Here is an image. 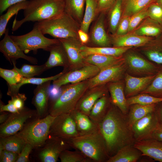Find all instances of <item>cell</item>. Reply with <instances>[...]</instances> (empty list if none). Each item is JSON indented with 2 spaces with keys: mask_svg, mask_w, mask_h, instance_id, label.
Masks as SVG:
<instances>
[{
  "mask_svg": "<svg viewBox=\"0 0 162 162\" xmlns=\"http://www.w3.org/2000/svg\"><path fill=\"white\" fill-rule=\"evenodd\" d=\"M99 127L110 157L123 146L134 145L136 142L127 115L112 104Z\"/></svg>",
  "mask_w": 162,
  "mask_h": 162,
  "instance_id": "6da1fadb",
  "label": "cell"
},
{
  "mask_svg": "<svg viewBox=\"0 0 162 162\" xmlns=\"http://www.w3.org/2000/svg\"><path fill=\"white\" fill-rule=\"evenodd\" d=\"M10 36L25 53L31 51L36 53L40 49L49 51L54 45L60 42L58 39L45 37L35 23L32 29L27 33L21 35Z\"/></svg>",
  "mask_w": 162,
  "mask_h": 162,
  "instance_id": "52a82bcc",
  "label": "cell"
},
{
  "mask_svg": "<svg viewBox=\"0 0 162 162\" xmlns=\"http://www.w3.org/2000/svg\"><path fill=\"white\" fill-rule=\"evenodd\" d=\"M91 39L97 47H110L111 40L107 34L104 26V13H101L91 30Z\"/></svg>",
  "mask_w": 162,
  "mask_h": 162,
  "instance_id": "603a6c76",
  "label": "cell"
},
{
  "mask_svg": "<svg viewBox=\"0 0 162 162\" xmlns=\"http://www.w3.org/2000/svg\"><path fill=\"white\" fill-rule=\"evenodd\" d=\"M128 106L138 104L149 105L162 102V98H158L146 93H140L136 96L127 98Z\"/></svg>",
  "mask_w": 162,
  "mask_h": 162,
  "instance_id": "b9f144b4",
  "label": "cell"
},
{
  "mask_svg": "<svg viewBox=\"0 0 162 162\" xmlns=\"http://www.w3.org/2000/svg\"><path fill=\"white\" fill-rule=\"evenodd\" d=\"M148 16L153 20L162 25V7L155 2L147 8Z\"/></svg>",
  "mask_w": 162,
  "mask_h": 162,
  "instance_id": "f6af8a7d",
  "label": "cell"
},
{
  "mask_svg": "<svg viewBox=\"0 0 162 162\" xmlns=\"http://www.w3.org/2000/svg\"><path fill=\"white\" fill-rule=\"evenodd\" d=\"M141 93L162 98V65L158 67L155 76L151 84Z\"/></svg>",
  "mask_w": 162,
  "mask_h": 162,
  "instance_id": "f35d334b",
  "label": "cell"
},
{
  "mask_svg": "<svg viewBox=\"0 0 162 162\" xmlns=\"http://www.w3.org/2000/svg\"><path fill=\"white\" fill-rule=\"evenodd\" d=\"M49 135L68 142L79 136L70 113H62L56 116L50 125Z\"/></svg>",
  "mask_w": 162,
  "mask_h": 162,
  "instance_id": "ba28073f",
  "label": "cell"
},
{
  "mask_svg": "<svg viewBox=\"0 0 162 162\" xmlns=\"http://www.w3.org/2000/svg\"><path fill=\"white\" fill-rule=\"evenodd\" d=\"M0 76L7 82L8 86L15 85L20 82L24 77L14 69L8 70L0 68Z\"/></svg>",
  "mask_w": 162,
  "mask_h": 162,
  "instance_id": "ee69618b",
  "label": "cell"
},
{
  "mask_svg": "<svg viewBox=\"0 0 162 162\" xmlns=\"http://www.w3.org/2000/svg\"><path fill=\"white\" fill-rule=\"evenodd\" d=\"M149 139H152L162 142V125H160L152 133Z\"/></svg>",
  "mask_w": 162,
  "mask_h": 162,
  "instance_id": "11a10c76",
  "label": "cell"
},
{
  "mask_svg": "<svg viewBox=\"0 0 162 162\" xmlns=\"http://www.w3.org/2000/svg\"><path fill=\"white\" fill-rule=\"evenodd\" d=\"M64 0H30L24 10V18L13 21V32L27 22H37L50 19L64 12Z\"/></svg>",
  "mask_w": 162,
  "mask_h": 162,
  "instance_id": "7a4b0ae2",
  "label": "cell"
},
{
  "mask_svg": "<svg viewBox=\"0 0 162 162\" xmlns=\"http://www.w3.org/2000/svg\"><path fill=\"white\" fill-rule=\"evenodd\" d=\"M19 154L4 149L0 152V162H16Z\"/></svg>",
  "mask_w": 162,
  "mask_h": 162,
  "instance_id": "816d5d0a",
  "label": "cell"
},
{
  "mask_svg": "<svg viewBox=\"0 0 162 162\" xmlns=\"http://www.w3.org/2000/svg\"><path fill=\"white\" fill-rule=\"evenodd\" d=\"M159 125L154 111L138 120L132 127L136 142L149 139Z\"/></svg>",
  "mask_w": 162,
  "mask_h": 162,
  "instance_id": "5bb4252c",
  "label": "cell"
},
{
  "mask_svg": "<svg viewBox=\"0 0 162 162\" xmlns=\"http://www.w3.org/2000/svg\"><path fill=\"white\" fill-rule=\"evenodd\" d=\"M131 47H91L83 45L81 48V53L84 56L93 54H100L116 57L121 56Z\"/></svg>",
  "mask_w": 162,
  "mask_h": 162,
  "instance_id": "83f0119b",
  "label": "cell"
},
{
  "mask_svg": "<svg viewBox=\"0 0 162 162\" xmlns=\"http://www.w3.org/2000/svg\"><path fill=\"white\" fill-rule=\"evenodd\" d=\"M156 104L149 105L134 104L129 106L127 115L129 123L132 128L138 120L149 113L154 111Z\"/></svg>",
  "mask_w": 162,
  "mask_h": 162,
  "instance_id": "f546056e",
  "label": "cell"
},
{
  "mask_svg": "<svg viewBox=\"0 0 162 162\" xmlns=\"http://www.w3.org/2000/svg\"><path fill=\"white\" fill-rule=\"evenodd\" d=\"M58 39L68 56L69 63L68 70L81 68L87 64L81 53V48L83 45L79 38H71Z\"/></svg>",
  "mask_w": 162,
  "mask_h": 162,
  "instance_id": "9a60e30c",
  "label": "cell"
},
{
  "mask_svg": "<svg viewBox=\"0 0 162 162\" xmlns=\"http://www.w3.org/2000/svg\"><path fill=\"white\" fill-rule=\"evenodd\" d=\"M66 149L60 154L59 158L61 162H93L80 151Z\"/></svg>",
  "mask_w": 162,
  "mask_h": 162,
  "instance_id": "60d3db41",
  "label": "cell"
},
{
  "mask_svg": "<svg viewBox=\"0 0 162 162\" xmlns=\"http://www.w3.org/2000/svg\"><path fill=\"white\" fill-rule=\"evenodd\" d=\"M155 75L156 74L136 77L126 74L124 93L126 98L136 96L145 90L151 84Z\"/></svg>",
  "mask_w": 162,
  "mask_h": 162,
  "instance_id": "d6986e66",
  "label": "cell"
},
{
  "mask_svg": "<svg viewBox=\"0 0 162 162\" xmlns=\"http://www.w3.org/2000/svg\"><path fill=\"white\" fill-rule=\"evenodd\" d=\"M4 34V38L0 42V51L11 64H16V60L20 58L26 60L32 64H37V58L26 55L12 39L9 34L8 28L6 29Z\"/></svg>",
  "mask_w": 162,
  "mask_h": 162,
  "instance_id": "7c38bea8",
  "label": "cell"
},
{
  "mask_svg": "<svg viewBox=\"0 0 162 162\" xmlns=\"http://www.w3.org/2000/svg\"><path fill=\"white\" fill-rule=\"evenodd\" d=\"M89 86L90 79L62 86L60 94L49 107L48 114L56 116L62 113H70L75 109L80 99Z\"/></svg>",
  "mask_w": 162,
  "mask_h": 162,
  "instance_id": "277c9868",
  "label": "cell"
},
{
  "mask_svg": "<svg viewBox=\"0 0 162 162\" xmlns=\"http://www.w3.org/2000/svg\"><path fill=\"white\" fill-rule=\"evenodd\" d=\"M124 58L126 67L134 74L148 76L157 71L158 67L134 52H128Z\"/></svg>",
  "mask_w": 162,
  "mask_h": 162,
  "instance_id": "4fadbf2b",
  "label": "cell"
},
{
  "mask_svg": "<svg viewBox=\"0 0 162 162\" xmlns=\"http://www.w3.org/2000/svg\"><path fill=\"white\" fill-rule=\"evenodd\" d=\"M40 148L38 157L42 162H56L63 151L72 148L67 141L50 135Z\"/></svg>",
  "mask_w": 162,
  "mask_h": 162,
  "instance_id": "8fae6325",
  "label": "cell"
},
{
  "mask_svg": "<svg viewBox=\"0 0 162 162\" xmlns=\"http://www.w3.org/2000/svg\"><path fill=\"white\" fill-rule=\"evenodd\" d=\"M29 1V0H28ZM28 1L19 2L10 7L7 12L0 16V37L4 34L6 30L7 24L10 19L21 10L27 7Z\"/></svg>",
  "mask_w": 162,
  "mask_h": 162,
  "instance_id": "d590c367",
  "label": "cell"
},
{
  "mask_svg": "<svg viewBox=\"0 0 162 162\" xmlns=\"http://www.w3.org/2000/svg\"><path fill=\"white\" fill-rule=\"evenodd\" d=\"M64 12L80 24L83 20L86 0H64Z\"/></svg>",
  "mask_w": 162,
  "mask_h": 162,
  "instance_id": "d6a6232c",
  "label": "cell"
},
{
  "mask_svg": "<svg viewBox=\"0 0 162 162\" xmlns=\"http://www.w3.org/2000/svg\"><path fill=\"white\" fill-rule=\"evenodd\" d=\"M126 68L124 60L100 70L95 76L90 79L89 88L121 80Z\"/></svg>",
  "mask_w": 162,
  "mask_h": 162,
  "instance_id": "2e32d148",
  "label": "cell"
},
{
  "mask_svg": "<svg viewBox=\"0 0 162 162\" xmlns=\"http://www.w3.org/2000/svg\"><path fill=\"white\" fill-rule=\"evenodd\" d=\"M122 0H117L109 10V24L110 30L115 34L121 19Z\"/></svg>",
  "mask_w": 162,
  "mask_h": 162,
  "instance_id": "74e56055",
  "label": "cell"
},
{
  "mask_svg": "<svg viewBox=\"0 0 162 162\" xmlns=\"http://www.w3.org/2000/svg\"><path fill=\"white\" fill-rule=\"evenodd\" d=\"M156 0H122V16L130 17L148 8Z\"/></svg>",
  "mask_w": 162,
  "mask_h": 162,
  "instance_id": "4dcf8cb0",
  "label": "cell"
},
{
  "mask_svg": "<svg viewBox=\"0 0 162 162\" xmlns=\"http://www.w3.org/2000/svg\"><path fill=\"white\" fill-rule=\"evenodd\" d=\"M11 97L10 100L19 112L24 109L25 107V102L27 99V97L25 94L19 93Z\"/></svg>",
  "mask_w": 162,
  "mask_h": 162,
  "instance_id": "681fc988",
  "label": "cell"
},
{
  "mask_svg": "<svg viewBox=\"0 0 162 162\" xmlns=\"http://www.w3.org/2000/svg\"><path fill=\"white\" fill-rule=\"evenodd\" d=\"M33 146L30 144L26 143L16 162H28L29 161V156L32 150L34 149Z\"/></svg>",
  "mask_w": 162,
  "mask_h": 162,
  "instance_id": "f907efd6",
  "label": "cell"
},
{
  "mask_svg": "<svg viewBox=\"0 0 162 162\" xmlns=\"http://www.w3.org/2000/svg\"><path fill=\"white\" fill-rule=\"evenodd\" d=\"M86 7L80 29L88 34L90 24L97 15V0H86Z\"/></svg>",
  "mask_w": 162,
  "mask_h": 162,
  "instance_id": "e575fe53",
  "label": "cell"
},
{
  "mask_svg": "<svg viewBox=\"0 0 162 162\" xmlns=\"http://www.w3.org/2000/svg\"><path fill=\"white\" fill-rule=\"evenodd\" d=\"M72 148L79 150L93 162H107L110 158L100 131L78 136L68 142Z\"/></svg>",
  "mask_w": 162,
  "mask_h": 162,
  "instance_id": "3957f363",
  "label": "cell"
},
{
  "mask_svg": "<svg viewBox=\"0 0 162 162\" xmlns=\"http://www.w3.org/2000/svg\"><path fill=\"white\" fill-rule=\"evenodd\" d=\"M143 52L150 61L162 65V39L154 42Z\"/></svg>",
  "mask_w": 162,
  "mask_h": 162,
  "instance_id": "8d00e7d4",
  "label": "cell"
},
{
  "mask_svg": "<svg viewBox=\"0 0 162 162\" xmlns=\"http://www.w3.org/2000/svg\"><path fill=\"white\" fill-rule=\"evenodd\" d=\"M56 117L48 114L43 118L33 117L25 123L16 134L34 148H39L48 138L50 125Z\"/></svg>",
  "mask_w": 162,
  "mask_h": 162,
  "instance_id": "8992f818",
  "label": "cell"
},
{
  "mask_svg": "<svg viewBox=\"0 0 162 162\" xmlns=\"http://www.w3.org/2000/svg\"><path fill=\"white\" fill-rule=\"evenodd\" d=\"M162 33V25L154 23L142 26L135 30L133 34L142 36H157Z\"/></svg>",
  "mask_w": 162,
  "mask_h": 162,
  "instance_id": "7bdbcfd3",
  "label": "cell"
},
{
  "mask_svg": "<svg viewBox=\"0 0 162 162\" xmlns=\"http://www.w3.org/2000/svg\"><path fill=\"white\" fill-rule=\"evenodd\" d=\"M30 0H0V13H2L11 6L17 3Z\"/></svg>",
  "mask_w": 162,
  "mask_h": 162,
  "instance_id": "f5cc1de1",
  "label": "cell"
},
{
  "mask_svg": "<svg viewBox=\"0 0 162 162\" xmlns=\"http://www.w3.org/2000/svg\"><path fill=\"white\" fill-rule=\"evenodd\" d=\"M86 64L94 65L102 70L124 60L122 56L119 57L93 54L83 57Z\"/></svg>",
  "mask_w": 162,
  "mask_h": 162,
  "instance_id": "f1b7e54d",
  "label": "cell"
},
{
  "mask_svg": "<svg viewBox=\"0 0 162 162\" xmlns=\"http://www.w3.org/2000/svg\"><path fill=\"white\" fill-rule=\"evenodd\" d=\"M51 81L38 85L34 90L32 104L35 108L38 117L43 118L48 114L49 89Z\"/></svg>",
  "mask_w": 162,
  "mask_h": 162,
  "instance_id": "ac0fdd59",
  "label": "cell"
},
{
  "mask_svg": "<svg viewBox=\"0 0 162 162\" xmlns=\"http://www.w3.org/2000/svg\"><path fill=\"white\" fill-rule=\"evenodd\" d=\"M64 70L59 74L54 76L46 78H30L24 77L20 82L12 86H8V89L7 94L11 97L14 96L19 93V90L22 85L28 84L39 85L46 81L55 80L61 76L64 72Z\"/></svg>",
  "mask_w": 162,
  "mask_h": 162,
  "instance_id": "1f68e13d",
  "label": "cell"
},
{
  "mask_svg": "<svg viewBox=\"0 0 162 162\" xmlns=\"http://www.w3.org/2000/svg\"><path fill=\"white\" fill-rule=\"evenodd\" d=\"M142 156L141 152L134 145H128L121 148L107 162H136Z\"/></svg>",
  "mask_w": 162,
  "mask_h": 162,
  "instance_id": "484cf974",
  "label": "cell"
},
{
  "mask_svg": "<svg viewBox=\"0 0 162 162\" xmlns=\"http://www.w3.org/2000/svg\"><path fill=\"white\" fill-rule=\"evenodd\" d=\"M155 2L162 7V0H156Z\"/></svg>",
  "mask_w": 162,
  "mask_h": 162,
  "instance_id": "91938a15",
  "label": "cell"
},
{
  "mask_svg": "<svg viewBox=\"0 0 162 162\" xmlns=\"http://www.w3.org/2000/svg\"><path fill=\"white\" fill-rule=\"evenodd\" d=\"M36 116V110L31 109L26 107L19 112L10 113L6 121L0 124V137L16 134L28 120Z\"/></svg>",
  "mask_w": 162,
  "mask_h": 162,
  "instance_id": "9c48e42d",
  "label": "cell"
},
{
  "mask_svg": "<svg viewBox=\"0 0 162 162\" xmlns=\"http://www.w3.org/2000/svg\"><path fill=\"white\" fill-rule=\"evenodd\" d=\"M112 104L117 106L124 114L127 115L129 110L124 93L123 84L121 80L106 84Z\"/></svg>",
  "mask_w": 162,
  "mask_h": 162,
  "instance_id": "ffe728a7",
  "label": "cell"
},
{
  "mask_svg": "<svg viewBox=\"0 0 162 162\" xmlns=\"http://www.w3.org/2000/svg\"><path fill=\"white\" fill-rule=\"evenodd\" d=\"M14 68L18 73L24 77L30 78L41 74L46 70L44 64L40 65H31L25 64L20 68L16 67V63H13Z\"/></svg>",
  "mask_w": 162,
  "mask_h": 162,
  "instance_id": "ab89813d",
  "label": "cell"
},
{
  "mask_svg": "<svg viewBox=\"0 0 162 162\" xmlns=\"http://www.w3.org/2000/svg\"><path fill=\"white\" fill-rule=\"evenodd\" d=\"M50 55L46 62L44 64L46 70L58 66L64 68L66 71L69 68V63L65 50L60 42L54 45L49 51Z\"/></svg>",
  "mask_w": 162,
  "mask_h": 162,
  "instance_id": "44dd1931",
  "label": "cell"
},
{
  "mask_svg": "<svg viewBox=\"0 0 162 162\" xmlns=\"http://www.w3.org/2000/svg\"><path fill=\"white\" fill-rule=\"evenodd\" d=\"M79 136L95 132L99 130V125L94 123L88 116L76 109L70 113Z\"/></svg>",
  "mask_w": 162,
  "mask_h": 162,
  "instance_id": "cb8c5ba5",
  "label": "cell"
},
{
  "mask_svg": "<svg viewBox=\"0 0 162 162\" xmlns=\"http://www.w3.org/2000/svg\"><path fill=\"white\" fill-rule=\"evenodd\" d=\"M0 123L2 124L8 118L10 112L7 111L0 112Z\"/></svg>",
  "mask_w": 162,
  "mask_h": 162,
  "instance_id": "680465c9",
  "label": "cell"
},
{
  "mask_svg": "<svg viewBox=\"0 0 162 162\" xmlns=\"http://www.w3.org/2000/svg\"><path fill=\"white\" fill-rule=\"evenodd\" d=\"M134 146L141 152L142 156L162 162V142L149 139L136 142Z\"/></svg>",
  "mask_w": 162,
  "mask_h": 162,
  "instance_id": "7402d4cb",
  "label": "cell"
},
{
  "mask_svg": "<svg viewBox=\"0 0 162 162\" xmlns=\"http://www.w3.org/2000/svg\"><path fill=\"white\" fill-rule=\"evenodd\" d=\"M106 84L88 88L80 99L75 109L89 116L90 111L96 101L108 94Z\"/></svg>",
  "mask_w": 162,
  "mask_h": 162,
  "instance_id": "e0dca14e",
  "label": "cell"
},
{
  "mask_svg": "<svg viewBox=\"0 0 162 162\" xmlns=\"http://www.w3.org/2000/svg\"><path fill=\"white\" fill-rule=\"evenodd\" d=\"M112 103L108 94L99 99L92 106L89 117L95 124L99 125L106 116Z\"/></svg>",
  "mask_w": 162,
  "mask_h": 162,
  "instance_id": "d4e9b609",
  "label": "cell"
},
{
  "mask_svg": "<svg viewBox=\"0 0 162 162\" xmlns=\"http://www.w3.org/2000/svg\"><path fill=\"white\" fill-rule=\"evenodd\" d=\"M130 17L123 16L120 20L115 36H120L127 34L128 32Z\"/></svg>",
  "mask_w": 162,
  "mask_h": 162,
  "instance_id": "c3c4849f",
  "label": "cell"
},
{
  "mask_svg": "<svg viewBox=\"0 0 162 162\" xmlns=\"http://www.w3.org/2000/svg\"><path fill=\"white\" fill-rule=\"evenodd\" d=\"M150 38L133 34L115 36L111 40L112 44L114 47L140 46L146 44L151 41Z\"/></svg>",
  "mask_w": 162,
  "mask_h": 162,
  "instance_id": "4316f807",
  "label": "cell"
},
{
  "mask_svg": "<svg viewBox=\"0 0 162 162\" xmlns=\"http://www.w3.org/2000/svg\"><path fill=\"white\" fill-rule=\"evenodd\" d=\"M147 8L130 17L128 32L133 30L142 21L148 16Z\"/></svg>",
  "mask_w": 162,
  "mask_h": 162,
  "instance_id": "bcb514c9",
  "label": "cell"
},
{
  "mask_svg": "<svg viewBox=\"0 0 162 162\" xmlns=\"http://www.w3.org/2000/svg\"><path fill=\"white\" fill-rule=\"evenodd\" d=\"M117 0H97V15L101 13L109 11L115 3Z\"/></svg>",
  "mask_w": 162,
  "mask_h": 162,
  "instance_id": "7dc6e473",
  "label": "cell"
},
{
  "mask_svg": "<svg viewBox=\"0 0 162 162\" xmlns=\"http://www.w3.org/2000/svg\"><path fill=\"white\" fill-rule=\"evenodd\" d=\"M44 34H48L58 39L78 38L80 24L64 12L55 17L35 23Z\"/></svg>",
  "mask_w": 162,
  "mask_h": 162,
  "instance_id": "5b68a950",
  "label": "cell"
},
{
  "mask_svg": "<svg viewBox=\"0 0 162 162\" xmlns=\"http://www.w3.org/2000/svg\"><path fill=\"white\" fill-rule=\"evenodd\" d=\"M154 112L160 124L162 125V102L156 104Z\"/></svg>",
  "mask_w": 162,
  "mask_h": 162,
  "instance_id": "9f6ffc18",
  "label": "cell"
},
{
  "mask_svg": "<svg viewBox=\"0 0 162 162\" xmlns=\"http://www.w3.org/2000/svg\"><path fill=\"white\" fill-rule=\"evenodd\" d=\"M26 144L24 140L17 134L0 137V147L3 149L18 154L21 152Z\"/></svg>",
  "mask_w": 162,
  "mask_h": 162,
  "instance_id": "836d02e7",
  "label": "cell"
},
{
  "mask_svg": "<svg viewBox=\"0 0 162 162\" xmlns=\"http://www.w3.org/2000/svg\"><path fill=\"white\" fill-rule=\"evenodd\" d=\"M100 70L97 66L87 64L78 68L65 70L61 76L53 81L52 84L55 87L59 88L68 84L79 83L93 78Z\"/></svg>",
  "mask_w": 162,
  "mask_h": 162,
  "instance_id": "30bf717a",
  "label": "cell"
},
{
  "mask_svg": "<svg viewBox=\"0 0 162 162\" xmlns=\"http://www.w3.org/2000/svg\"><path fill=\"white\" fill-rule=\"evenodd\" d=\"M78 34L79 39L83 45H86L89 40L88 34L85 32L80 29L78 32Z\"/></svg>",
  "mask_w": 162,
  "mask_h": 162,
  "instance_id": "6f0895ef",
  "label": "cell"
},
{
  "mask_svg": "<svg viewBox=\"0 0 162 162\" xmlns=\"http://www.w3.org/2000/svg\"><path fill=\"white\" fill-rule=\"evenodd\" d=\"M0 112L3 111L8 112L11 113H16L20 112L15 107L10 100L8 101V103L4 105L1 101H0Z\"/></svg>",
  "mask_w": 162,
  "mask_h": 162,
  "instance_id": "db71d44e",
  "label": "cell"
}]
</instances>
